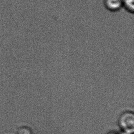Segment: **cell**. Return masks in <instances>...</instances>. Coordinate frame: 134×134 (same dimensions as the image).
I'll list each match as a JSON object with an SVG mask.
<instances>
[{
	"label": "cell",
	"mask_w": 134,
	"mask_h": 134,
	"mask_svg": "<svg viewBox=\"0 0 134 134\" xmlns=\"http://www.w3.org/2000/svg\"><path fill=\"white\" fill-rule=\"evenodd\" d=\"M122 7L127 11L133 14L134 10V0H121Z\"/></svg>",
	"instance_id": "cell-3"
},
{
	"label": "cell",
	"mask_w": 134,
	"mask_h": 134,
	"mask_svg": "<svg viewBox=\"0 0 134 134\" xmlns=\"http://www.w3.org/2000/svg\"><path fill=\"white\" fill-rule=\"evenodd\" d=\"M16 134H33V133L30 127L26 126H22L17 129Z\"/></svg>",
	"instance_id": "cell-4"
},
{
	"label": "cell",
	"mask_w": 134,
	"mask_h": 134,
	"mask_svg": "<svg viewBox=\"0 0 134 134\" xmlns=\"http://www.w3.org/2000/svg\"><path fill=\"white\" fill-rule=\"evenodd\" d=\"M107 134H119V133H117L115 131H109L108 132Z\"/></svg>",
	"instance_id": "cell-5"
},
{
	"label": "cell",
	"mask_w": 134,
	"mask_h": 134,
	"mask_svg": "<svg viewBox=\"0 0 134 134\" xmlns=\"http://www.w3.org/2000/svg\"><path fill=\"white\" fill-rule=\"evenodd\" d=\"M118 124L123 131L133 133L134 114L131 111H126L120 114L118 118Z\"/></svg>",
	"instance_id": "cell-1"
},
{
	"label": "cell",
	"mask_w": 134,
	"mask_h": 134,
	"mask_svg": "<svg viewBox=\"0 0 134 134\" xmlns=\"http://www.w3.org/2000/svg\"><path fill=\"white\" fill-rule=\"evenodd\" d=\"M105 8L110 12H118L122 7L121 0H104Z\"/></svg>",
	"instance_id": "cell-2"
},
{
	"label": "cell",
	"mask_w": 134,
	"mask_h": 134,
	"mask_svg": "<svg viewBox=\"0 0 134 134\" xmlns=\"http://www.w3.org/2000/svg\"><path fill=\"white\" fill-rule=\"evenodd\" d=\"M119 134H133V133H131L127 132H126V131H121L120 132V133H119Z\"/></svg>",
	"instance_id": "cell-6"
}]
</instances>
